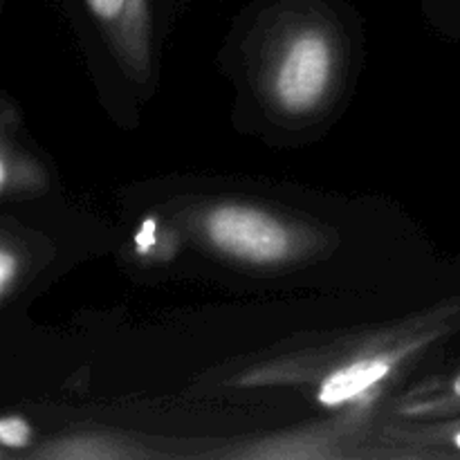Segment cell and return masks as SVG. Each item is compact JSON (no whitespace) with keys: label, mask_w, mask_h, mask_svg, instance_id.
I'll return each instance as SVG.
<instances>
[{"label":"cell","mask_w":460,"mask_h":460,"mask_svg":"<svg viewBox=\"0 0 460 460\" xmlns=\"http://www.w3.org/2000/svg\"><path fill=\"white\" fill-rule=\"evenodd\" d=\"M93 13L102 21L112 22L119 18H135L142 13L144 0H85Z\"/></svg>","instance_id":"obj_4"},{"label":"cell","mask_w":460,"mask_h":460,"mask_svg":"<svg viewBox=\"0 0 460 460\" xmlns=\"http://www.w3.org/2000/svg\"><path fill=\"white\" fill-rule=\"evenodd\" d=\"M331 48L323 36L301 34L288 48L286 57L279 63L274 90L283 108L301 112L313 108L326 93L331 79Z\"/></svg>","instance_id":"obj_2"},{"label":"cell","mask_w":460,"mask_h":460,"mask_svg":"<svg viewBox=\"0 0 460 460\" xmlns=\"http://www.w3.org/2000/svg\"><path fill=\"white\" fill-rule=\"evenodd\" d=\"M386 373H389V362H385V359H362V362H355L326 377L322 391H319V400L328 404V407L349 402L355 395L364 394L373 385H377Z\"/></svg>","instance_id":"obj_3"},{"label":"cell","mask_w":460,"mask_h":460,"mask_svg":"<svg viewBox=\"0 0 460 460\" xmlns=\"http://www.w3.org/2000/svg\"><path fill=\"white\" fill-rule=\"evenodd\" d=\"M454 391H456V394L460 395V377H458L456 382H454Z\"/></svg>","instance_id":"obj_7"},{"label":"cell","mask_w":460,"mask_h":460,"mask_svg":"<svg viewBox=\"0 0 460 460\" xmlns=\"http://www.w3.org/2000/svg\"><path fill=\"white\" fill-rule=\"evenodd\" d=\"M13 270H16V263H13V256L9 254V250L0 252V286H3V292L9 290V283L13 279Z\"/></svg>","instance_id":"obj_6"},{"label":"cell","mask_w":460,"mask_h":460,"mask_svg":"<svg viewBox=\"0 0 460 460\" xmlns=\"http://www.w3.org/2000/svg\"><path fill=\"white\" fill-rule=\"evenodd\" d=\"M207 234L218 250L254 263L279 261L290 250V236L283 225L247 207H220L211 211Z\"/></svg>","instance_id":"obj_1"},{"label":"cell","mask_w":460,"mask_h":460,"mask_svg":"<svg viewBox=\"0 0 460 460\" xmlns=\"http://www.w3.org/2000/svg\"><path fill=\"white\" fill-rule=\"evenodd\" d=\"M456 445H458V447H460V434L456 436Z\"/></svg>","instance_id":"obj_8"},{"label":"cell","mask_w":460,"mask_h":460,"mask_svg":"<svg viewBox=\"0 0 460 460\" xmlns=\"http://www.w3.org/2000/svg\"><path fill=\"white\" fill-rule=\"evenodd\" d=\"M30 438V427L18 418H4L0 422V440L4 447H22Z\"/></svg>","instance_id":"obj_5"}]
</instances>
